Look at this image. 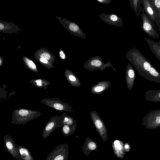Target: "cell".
Here are the masks:
<instances>
[{"label":"cell","mask_w":160,"mask_h":160,"mask_svg":"<svg viewBox=\"0 0 160 160\" xmlns=\"http://www.w3.org/2000/svg\"><path fill=\"white\" fill-rule=\"evenodd\" d=\"M126 57L141 77L148 81L160 83V73L138 49L134 47L129 49Z\"/></svg>","instance_id":"1"},{"label":"cell","mask_w":160,"mask_h":160,"mask_svg":"<svg viewBox=\"0 0 160 160\" xmlns=\"http://www.w3.org/2000/svg\"><path fill=\"white\" fill-rule=\"evenodd\" d=\"M83 67L87 70L89 71L99 70L102 71L107 68H111L113 70L117 72V70L114 68L110 61L104 63L102 61V58L100 56L93 57L86 61L84 63Z\"/></svg>","instance_id":"2"},{"label":"cell","mask_w":160,"mask_h":160,"mask_svg":"<svg viewBox=\"0 0 160 160\" xmlns=\"http://www.w3.org/2000/svg\"><path fill=\"white\" fill-rule=\"evenodd\" d=\"M142 125L147 129H155L160 127V109L152 111L144 116Z\"/></svg>","instance_id":"3"},{"label":"cell","mask_w":160,"mask_h":160,"mask_svg":"<svg viewBox=\"0 0 160 160\" xmlns=\"http://www.w3.org/2000/svg\"><path fill=\"white\" fill-rule=\"evenodd\" d=\"M140 16L142 22V28L144 32L153 39H158V33L143 8Z\"/></svg>","instance_id":"4"},{"label":"cell","mask_w":160,"mask_h":160,"mask_svg":"<svg viewBox=\"0 0 160 160\" xmlns=\"http://www.w3.org/2000/svg\"><path fill=\"white\" fill-rule=\"evenodd\" d=\"M68 155L67 144H61L48 154L46 160H67Z\"/></svg>","instance_id":"5"},{"label":"cell","mask_w":160,"mask_h":160,"mask_svg":"<svg viewBox=\"0 0 160 160\" xmlns=\"http://www.w3.org/2000/svg\"><path fill=\"white\" fill-rule=\"evenodd\" d=\"M141 2L145 12L149 17L152 23L159 33L158 28V22L156 12L153 7L151 0H141Z\"/></svg>","instance_id":"6"},{"label":"cell","mask_w":160,"mask_h":160,"mask_svg":"<svg viewBox=\"0 0 160 160\" xmlns=\"http://www.w3.org/2000/svg\"><path fill=\"white\" fill-rule=\"evenodd\" d=\"M93 123L97 130L102 137L107 135V130L104 123L97 112L93 110L90 112Z\"/></svg>","instance_id":"7"},{"label":"cell","mask_w":160,"mask_h":160,"mask_svg":"<svg viewBox=\"0 0 160 160\" xmlns=\"http://www.w3.org/2000/svg\"><path fill=\"white\" fill-rule=\"evenodd\" d=\"M3 141L6 149L12 157L17 160H22L16 149V143L13 139L8 135L6 134L4 137Z\"/></svg>","instance_id":"8"},{"label":"cell","mask_w":160,"mask_h":160,"mask_svg":"<svg viewBox=\"0 0 160 160\" xmlns=\"http://www.w3.org/2000/svg\"><path fill=\"white\" fill-rule=\"evenodd\" d=\"M98 17L104 22L111 25L122 27L124 23L122 19L113 13L106 14L100 13Z\"/></svg>","instance_id":"9"},{"label":"cell","mask_w":160,"mask_h":160,"mask_svg":"<svg viewBox=\"0 0 160 160\" xmlns=\"http://www.w3.org/2000/svg\"><path fill=\"white\" fill-rule=\"evenodd\" d=\"M18 114L15 115V119H20L16 121L13 123H15L19 120H20L17 124H24L27 122L30 121V119H33V117H35V116H32L33 114H35V112L29 111L26 109H20L18 111Z\"/></svg>","instance_id":"10"},{"label":"cell","mask_w":160,"mask_h":160,"mask_svg":"<svg viewBox=\"0 0 160 160\" xmlns=\"http://www.w3.org/2000/svg\"><path fill=\"white\" fill-rule=\"evenodd\" d=\"M136 76L134 70L131 64L128 63L126 70V85L129 91L132 89L135 79Z\"/></svg>","instance_id":"11"},{"label":"cell","mask_w":160,"mask_h":160,"mask_svg":"<svg viewBox=\"0 0 160 160\" xmlns=\"http://www.w3.org/2000/svg\"><path fill=\"white\" fill-rule=\"evenodd\" d=\"M111 83L109 81H103L97 82L91 88V92L95 95H100L110 87Z\"/></svg>","instance_id":"12"},{"label":"cell","mask_w":160,"mask_h":160,"mask_svg":"<svg viewBox=\"0 0 160 160\" xmlns=\"http://www.w3.org/2000/svg\"><path fill=\"white\" fill-rule=\"evenodd\" d=\"M66 23L67 28L71 33L83 39L86 38V35L78 25L73 22L67 20Z\"/></svg>","instance_id":"13"},{"label":"cell","mask_w":160,"mask_h":160,"mask_svg":"<svg viewBox=\"0 0 160 160\" xmlns=\"http://www.w3.org/2000/svg\"><path fill=\"white\" fill-rule=\"evenodd\" d=\"M62 123V121L60 120L59 121L57 120L49 121L43 130L42 135V138H47L56 128L60 127Z\"/></svg>","instance_id":"14"},{"label":"cell","mask_w":160,"mask_h":160,"mask_svg":"<svg viewBox=\"0 0 160 160\" xmlns=\"http://www.w3.org/2000/svg\"><path fill=\"white\" fill-rule=\"evenodd\" d=\"M145 39L148 44L151 51L160 61V40L156 42L146 37L145 38Z\"/></svg>","instance_id":"15"},{"label":"cell","mask_w":160,"mask_h":160,"mask_svg":"<svg viewBox=\"0 0 160 160\" xmlns=\"http://www.w3.org/2000/svg\"><path fill=\"white\" fill-rule=\"evenodd\" d=\"M145 99L154 102H160V90L148 89L144 93Z\"/></svg>","instance_id":"16"},{"label":"cell","mask_w":160,"mask_h":160,"mask_svg":"<svg viewBox=\"0 0 160 160\" xmlns=\"http://www.w3.org/2000/svg\"><path fill=\"white\" fill-rule=\"evenodd\" d=\"M16 147L22 160H34L33 157L28 148L17 144H16Z\"/></svg>","instance_id":"17"},{"label":"cell","mask_w":160,"mask_h":160,"mask_svg":"<svg viewBox=\"0 0 160 160\" xmlns=\"http://www.w3.org/2000/svg\"><path fill=\"white\" fill-rule=\"evenodd\" d=\"M65 76L71 85L76 87L81 86L79 79L70 70L67 69L65 72Z\"/></svg>","instance_id":"18"},{"label":"cell","mask_w":160,"mask_h":160,"mask_svg":"<svg viewBox=\"0 0 160 160\" xmlns=\"http://www.w3.org/2000/svg\"><path fill=\"white\" fill-rule=\"evenodd\" d=\"M131 8L134 11L136 15L138 16L141 13L143 7L141 5V0H129Z\"/></svg>","instance_id":"19"},{"label":"cell","mask_w":160,"mask_h":160,"mask_svg":"<svg viewBox=\"0 0 160 160\" xmlns=\"http://www.w3.org/2000/svg\"><path fill=\"white\" fill-rule=\"evenodd\" d=\"M153 7L156 14L158 22V28L160 34V0H151Z\"/></svg>","instance_id":"20"},{"label":"cell","mask_w":160,"mask_h":160,"mask_svg":"<svg viewBox=\"0 0 160 160\" xmlns=\"http://www.w3.org/2000/svg\"><path fill=\"white\" fill-rule=\"evenodd\" d=\"M62 133L65 136H68L72 133L75 130L76 126L70 127L66 125L62 124Z\"/></svg>","instance_id":"21"},{"label":"cell","mask_w":160,"mask_h":160,"mask_svg":"<svg viewBox=\"0 0 160 160\" xmlns=\"http://www.w3.org/2000/svg\"><path fill=\"white\" fill-rule=\"evenodd\" d=\"M40 57L41 58H43L47 60L49 59L51 57L49 53L46 52L42 53L41 54Z\"/></svg>","instance_id":"22"},{"label":"cell","mask_w":160,"mask_h":160,"mask_svg":"<svg viewBox=\"0 0 160 160\" xmlns=\"http://www.w3.org/2000/svg\"><path fill=\"white\" fill-rule=\"evenodd\" d=\"M89 148L91 150L95 149L96 148V145L94 142H90L88 145Z\"/></svg>","instance_id":"23"},{"label":"cell","mask_w":160,"mask_h":160,"mask_svg":"<svg viewBox=\"0 0 160 160\" xmlns=\"http://www.w3.org/2000/svg\"><path fill=\"white\" fill-rule=\"evenodd\" d=\"M98 2L104 4H108L112 2L111 0H97Z\"/></svg>","instance_id":"24"},{"label":"cell","mask_w":160,"mask_h":160,"mask_svg":"<svg viewBox=\"0 0 160 160\" xmlns=\"http://www.w3.org/2000/svg\"><path fill=\"white\" fill-rule=\"evenodd\" d=\"M114 144L116 147L118 149H120L121 148V146L120 145L119 142L118 140H116L114 142Z\"/></svg>","instance_id":"25"},{"label":"cell","mask_w":160,"mask_h":160,"mask_svg":"<svg viewBox=\"0 0 160 160\" xmlns=\"http://www.w3.org/2000/svg\"><path fill=\"white\" fill-rule=\"evenodd\" d=\"M59 56L60 58L63 59H64L66 58V55L61 50L59 52Z\"/></svg>","instance_id":"26"},{"label":"cell","mask_w":160,"mask_h":160,"mask_svg":"<svg viewBox=\"0 0 160 160\" xmlns=\"http://www.w3.org/2000/svg\"><path fill=\"white\" fill-rule=\"evenodd\" d=\"M28 64L33 69L36 68V66L32 61L31 60L29 61Z\"/></svg>","instance_id":"27"},{"label":"cell","mask_w":160,"mask_h":160,"mask_svg":"<svg viewBox=\"0 0 160 160\" xmlns=\"http://www.w3.org/2000/svg\"><path fill=\"white\" fill-rule=\"evenodd\" d=\"M40 61L42 62L47 64L48 63L47 60L43 58H41L40 59Z\"/></svg>","instance_id":"28"},{"label":"cell","mask_w":160,"mask_h":160,"mask_svg":"<svg viewBox=\"0 0 160 160\" xmlns=\"http://www.w3.org/2000/svg\"><path fill=\"white\" fill-rule=\"evenodd\" d=\"M37 85L39 86H42V81L40 80H38L36 81Z\"/></svg>","instance_id":"29"},{"label":"cell","mask_w":160,"mask_h":160,"mask_svg":"<svg viewBox=\"0 0 160 160\" xmlns=\"http://www.w3.org/2000/svg\"><path fill=\"white\" fill-rule=\"evenodd\" d=\"M4 28L3 25L1 23H0V30H2Z\"/></svg>","instance_id":"30"},{"label":"cell","mask_w":160,"mask_h":160,"mask_svg":"<svg viewBox=\"0 0 160 160\" xmlns=\"http://www.w3.org/2000/svg\"><path fill=\"white\" fill-rule=\"evenodd\" d=\"M125 148H129V146L128 145H125Z\"/></svg>","instance_id":"31"}]
</instances>
